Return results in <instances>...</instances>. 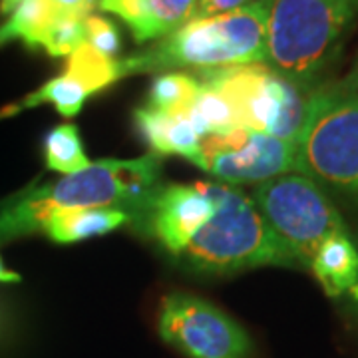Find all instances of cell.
I'll use <instances>...</instances> for the list:
<instances>
[{"mask_svg": "<svg viewBox=\"0 0 358 358\" xmlns=\"http://www.w3.org/2000/svg\"><path fill=\"white\" fill-rule=\"evenodd\" d=\"M197 78L229 98L247 131L296 141L310 92L299 90L265 64L205 70Z\"/></svg>", "mask_w": 358, "mask_h": 358, "instance_id": "52a82bcc", "label": "cell"}, {"mask_svg": "<svg viewBox=\"0 0 358 358\" xmlns=\"http://www.w3.org/2000/svg\"><path fill=\"white\" fill-rule=\"evenodd\" d=\"M249 0H197V10L193 18H209L217 14L231 13L235 8L245 6Z\"/></svg>", "mask_w": 358, "mask_h": 358, "instance_id": "cb8c5ba5", "label": "cell"}, {"mask_svg": "<svg viewBox=\"0 0 358 358\" xmlns=\"http://www.w3.org/2000/svg\"><path fill=\"white\" fill-rule=\"evenodd\" d=\"M357 16L358 0H268L265 66L303 92L317 90Z\"/></svg>", "mask_w": 358, "mask_h": 358, "instance_id": "3957f363", "label": "cell"}, {"mask_svg": "<svg viewBox=\"0 0 358 358\" xmlns=\"http://www.w3.org/2000/svg\"><path fill=\"white\" fill-rule=\"evenodd\" d=\"M84 18L86 16H82V14L56 10L50 26L42 38L40 48H44L54 58L70 56L72 52H76L82 44H86Z\"/></svg>", "mask_w": 358, "mask_h": 358, "instance_id": "ffe728a7", "label": "cell"}, {"mask_svg": "<svg viewBox=\"0 0 358 358\" xmlns=\"http://www.w3.org/2000/svg\"><path fill=\"white\" fill-rule=\"evenodd\" d=\"M183 114H187L195 129L201 134V138L213 136V134H229V131L243 128L239 112L229 98L221 94L217 88L203 82H201L199 92L195 94L193 102L189 103L187 112Z\"/></svg>", "mask_w": 358, "mask_h": 358, "instance_id": "5bb4252c", "label": "cell"}, {"mask_svg": "<svg viewBox=\"0 0 358 358\" xmlns=\"http://www.w3.org/2000/svg\"><path fill=\"white\" fill-rule=\"evenodd\" d=\"M268 0H253L231 13L192 18L150 50L120 60L122 78L178 68L219 70L265 64Z\"/></svg>", "mask_w": 358, "mask_h": 358, "instance_id": "7a4b0ae2", "label": "cell"}, {"mask_svg": "<svg viewBox=\"0 0 358 358\" xmlns=\"http://www.w3.org/2000/svg\"><path fill=\"white\" fill-rule=\"evenodd\" d=\"M64 72L84 82L94 94L108 88L110 84H114L122 78L120 60L103 56L98 50H94L90 44H82L76 52L68 56Z\"/></svg>", "mask_w": 358, "mask_h": 358, "instance_id": "ac0fdd59", "label": "cell"}, {"mask_svg": "<svg viewBox=\"0 0 358 358\" xmlns=\"http://www.w3.org/2000/svg\"><path fill=\"white\" fill-rule=\"evenodd\" d=\"M131 225V217L120 209H76L56 213L46 223L44 233L54 243H78L92 237H100L110 231Z\"/></svg>", "mask_w": 358, "mask_h": 358, "instance_id": "4fadbf2b", "label": "cell"}, {"mask_svg": "<svg viewBox=\"0 0 358 358\" xmlns=\"http://www.w3.org/2000/svg\"><path fill=\"white\" fill-rule=\"evenodd\" d=\"M90 96H94V92L84 82H80L78 78L64 72L60 76L48 80L36 92L26 96L22 102L6 108L0 115H13L16 112H20V110H28V108H34V106H40V103H52L62 115L74 117V115L80 114L82 106Z\"/></svg>", "mask_w": 358, "mask_h": 358, "instance_id": "9a60e30c", "label": "cell"}, {"mask_svg": "<svg viewBox=\"0 0 358 358\" xmlns=\"http://www.w3.org/2000/svg\"><path fill=\"white\" fill-rule=\"evenodd\" d=\"M203 187L215 201V211L178 255L183 265L203 273L299 267L251 197L221 183H203Z\"/></svg>", "mask_w": 358, "mask_h": 358, "instance_id": "277c9868", "label": "cell"}, {"mask_svg": "<svg viewBox=\"0 0 358 358\" xmlns=\"http://www.w3.org/2000/svg\"><path fill=\"white\" fill-rule=\"evenodd\" d=\"M157 331L187 358H253V343L243 327L193 294L164 299Z\"/></svg>", "mask_w": 358, "mask_h": 358, "instance_id": "ba28073f", "label": "cell"}, {"mask_svg": "<svg viewBox=\"0 0 358 358\" xmlns=\"http://www.w3.org/2000/svg\"><path fill=\"white\" fill-rule=\"evenodd\" d=\"M308 271L329 296H352L358 301V249L348 233L322 245Z\"/></svg>", "mask_w": 358, "mask_h": 358, "instance_id": "7c38bea8", "label": "cell"}, {"mask_svg": "<svg viewBox=\"0 0 358 358\" xmlns=\"http://www.w3.org/2000/svg\"><path fill=\"white\" fill-rule=\"evenodd\" d=\"M251 199L299 267H310L322 245L348 233L329 195L301 173H287L257 185Z\"/></svg>", "mask_w": 358, "mask_h": 358, "instance_id": "8992f818", "label": "cell"}, {"mask_svg": "<svg viewBox=\"0 0 358 358\" xmlns=\"http://www.w3.org/2000/svg\"><path fill=\"white\" fill-rule=\"evenodd\" d=\"M334 90H338V92H346V94H358V58L355 66L350 68V72L346 74L341 82H336V84H331Z\"/></svg>", "mask_w": 358, "mask_h": 358, "instance_id": "484cf974", "label": "cell"}, {"mask_svg": "<svg viewBox=\"0 0 358 358\" xmlns=\"http://www.w3.org/2000/svg\"><path fill=\"white\" fill-rule=\"evenodd\" d=\"M215 211V201L205 192L203 183L195 185H159L145 203L140 217L131 225L178 257L195 233L203 227Z\"/></svg>", "mask_w": 358, "mask_h": 358, "instance_id": "9c48e42d", "label": "cell"}, {"mask_svg": "<svg viewBox=\"0 0 358 358\" xmlns=\"http://www.w3.org/2000/svg\"><path fill=\"white\" fill-rule=\"evenodd\" d=\"M155 154L136 159H100L58 181L28 187L0 203V243L44 231L56 213L76 209H120L131 223L162 185Z\"/></svg>", "mask_w": 358, "mask_h": 358, "instance_id": "6da1fadb", "label": "cell"}, {"mask_svg": "<svg viewBox=\"0 0 358 358\" xmlns=\"http://www.w3.org/2000/svg\"><path fill=\"white\" fill-rule=\"evenodd\" d=\"M148 2V24L150 40L164 38L176 32L179 26L189 22L195 10L197 0H145Z\"/></svg>", "mask_w": 358, "mask_h": 358, "instance_id": "44dd1931", "label": "cell"}, {"mask_svg": "<svg viewBox=\"0 0 358 358\" xmlns=\"http://www.w3.org/2000/svg\"><path fill=\"white\" fill-rule=\"evenodd\" d=\"M24 0H0V13L2 14H10L18 6L22 4Z\"/></svg>", "mask_w": 358, "mask_h": 358, "instance_id": "83f0119b", "label": "cell"}, {"mask_svg": "<svg viewBox=\"0 0 358 358\" xmlns=\"http://www.w3.org/2000/svg\"><path fill=\"white\" fill-rule=\"evenodd\" d=\"M296 171L358 203V94L319 86L294 141Z\"/></svg>", "mask_w": 358, "mask_h": 358, "instance_id": "5b68a950", "label": "cell"}, {"mask_svg": "<svg viewBox=\"0 0 358 358\" xmlns=\"http://www.w3.org/2000/svg\"><path fill=\"white\" fill-rule=\"evenodd\" d=\"M199 167L227 183H265L296 171L294 141L251 131L239 152L213 155L203 159Z\"/></svg>", "mask_w": 358, "mask_h": 358, "instance_id": "30bf717a", "label": "cell"}, {"mask_svg": "<svg viewBox=\"0 0 358 358\" xmlns=\"http://www.w3.org/2000/svg\"><path fill=\"white\" fill-rule=\"evenodd\" d=\"M0 282H20V275L4 267L2 261H0Z\"/></svg>", "mask_w": 358, "mask_h": 358, "instance_id": "4316f807", "label": "cell"}, {"mask_svg": "<svg viewBox=\"0 0 358 358\" xmlns=\"http://www.w3.org/2000/svg\"><path fill=\"white\" fill-rule=\"evenodd\" d=\"M54 14L50 0H24L0 26V48L13 40H22L30 50L38 48Z\"/></svg>", "mask_w": 358, "mask_h": 358, "instance_id": "2e32d148", "label": "cell"}, {"mask_svg": "<svg viewBox=\"0 0 358 358\" xmlns=\"http://www.w3.org/2000/svg\"><path fill=\"white\" fill-rule=\"evenodd\" d=\"M50 2L60 13L82 14V16L92 14V8L98 6V0H50Z\"/></svg>", "mask_w": 358, "mask_h": 358, "instance_id": "d4e9b609", "label": "cell"}, {"mask_svg": "<svg viewBox=\"0 0 358 358\" xmlns=\"http://www.w3.org/2000/svg\"><path fill=\"white\" fill-rule=\"evenodd\" d=\"M84 32H86V44L103 56L115 58L122 46V38L114 22L98 14H88L84 18Z\"/></svg>", "mask_w": 358, "mask_h": 358, "instance_id": "603a6c76", "label": "cell"}, {"mask_svg": "<svg viewBox=\"0 0 358 358\" xmlns=\"http://www.w3.org/2000/svg\"><path fill=\"white\" fill-rule=\"evenodd\" d=\"M46 167L64 176L78 173L90 166L88 155L84 154L82 140L74 124L56 126L44 140Z\"/></svg>", "mask_w": 358, "mask_h": 358, "instance_id": "e0dca14e", "label": "cell"}, {"mask_svg": "<svg viewBox=\"0 0 358 358\" xmlns=\"http://www.w3.org/2000/svg\"><path fill=\"white\" fill-rule=\"evenodd\" d=\"M138 131L155 155H183L189 162L199 154L201 134L187 114H167L154 108H140L134 114Z\"/></svg>", "mask_w": 358, "mask_h": 358, "instance_id": "8fae6325", "label": "cell"}, {"mask_svg": "<svg viewBox=\"0 0 358 358\" xmlns=\"http://www.w3.org/2000/svg\"><path fill=\"white\" fill-rule=\"evenodd\" d=\"M98 6L103 13L120 16L131 30L136 42H148L150 40L148 2L145 0H98Z\"/></svg>", "mask_w": 358, "mask_h": 358, "instance_id": "7402d4cb", "label": "cell"}, {"mask_svg": "<svg viewBox=\"0 0 358 358\" xmlns=\"http://www.w3.org/2000/svg\"><path fill=\"white\" fill-rule=\"evenodd\" d=\"M199 88H201V82L189 74L169 72L164 76H157L150 88L148 108L167 112V114H183L187 112Z\"/></svg>", "mask_w": 358, "mask_h": 358, "instance_id": "d6986e66", "label": "cell"}]
</instances>
